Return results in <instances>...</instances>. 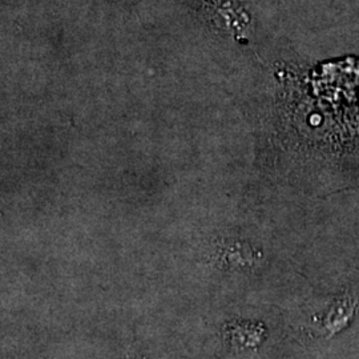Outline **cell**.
Instances as JSON below:
<instances>
[{"instance_id": "1", "label": "cell", "mask_w": 359, "mask_h": 359, "mask_svg": "<svg viewBox=\"0 0 359 359\" xmlns=\"http://www.w3.org/2000/svg\"><path fill=\"white\" fill-rule=\"evenodd\" d=\"M355 311V302L351 297L344 295L334 302L333 306L329 310L327 316L325 317V327L330 334L341 332L345 326L348 325Z\"/></svg>"}]
</instances>
